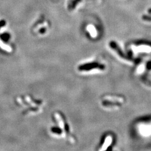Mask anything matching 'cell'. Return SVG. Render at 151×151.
Wrapping results in <instances>:
<instances>
[{
  "instance_id": "cell-1",
  "label": "cell",
  "mask_w": 151,
  "mask_h": 151,
  "mask_svg": "<svg viewBox=\"0 0 151 151\" xmlns=\"http://www.w3.org/2000/svg\"><path fill=\"white\" fill-rule=\"evenodd\" d=\"M124 103L125 99L123 97L116 95H106L104 96L101 100L103 106L112 109L120 108Z\"/></svg>"
},
{
  "instance_id": "cell-2",
  "label": "cell",
  "mask_w": 151,
  "mask_h": 151,
  "mask_svg": "<svg viewBox=\"0 0 151 151\" xmlns=\"http://www.w3.org/2000/svg\"><path fill=\"white\" fill-rule=\"evenodd\" d=\"M54 116L57 122L59 124L60 128L62 130V133L64 136H66L68 140L70 143H73L75 141L74 137L70 133V129L68 124H67L65 119L62 116V115L58 113L54 114Z\"/></svg>"
},
{
  "instance_id": "cell-3",
  "label": "cell",
  "mask_w": 151,
  "mask_h": 151,
  "mask_svg": "<svg viewBox=\"0 0 151 151\" xmlns=\"http://www.w3.org/2000/svg\"><path fill=\"white\" fill-rule=\"evenodd\" d=\"M130 50L134 56L146 55L151 53V45L147 43H140L132 45Z\"/></svg>"
},
{
  "instance_id": "cell-4",
  "label": "cell",
  "mask_w": 151,
  "mask_h": 151,
  "mask_svg": "<svg viewBox=\"0 0 151 151\" xmlns=\"http://www.w3.org/2000/svg\"><path fill=\"white\" fill-rule=\"evenodd\" d=\"M105 68V65L98 62L87 63L79 65L78 67V70L80 72H91L92 70H104Z\"/></svg>"
},
{
  "instance_id": "cell-5",
  "label": "cell",
  "mask_w": 151,
  "mask_h": 151,
  "mask_svg": "<svg viewBox=\"0 0 151 151\" xmlns=\"http://www.w3.org/2000/svg\"><path fill=\"white\" fill-rule=\"evenodd\" d=\"M109 46L111 48V49L113 50L114 52L117 54V55L122 60L128 61V62H131L132 61V59L130 58L129 57L127 56L126 54H124V52L122 50V49L119 47L118 44L114 42H111L109 43Z\"/></svg>"
},
{
  "instance_id": "cell-6",
  "label": "cell",
  "mask_w": 151,
  "mask_h": 151,
  "mask_svg": "<svg viewBox=\"0 0 151 151\" xmlns=\"http://www.w3.org/2000/svg\"><path fill=\"white\" fill-rule=\"evenodd\" d=\"M113 136L111 134H109L106 135L103 140V143L100 146V148L99 149V151H105L108 150L110 146L113 145Z\"/></svg>"
},
{
  "instance_id": "cell-7",
  "label": "cell",
  "mask_w": 151,
  "mask_h": 151,
  "mask_svg": "<svg viewBox=\"0 0 151 151\" xmlns=\"http://www.w3.org/2000/svg\"><path fill=\"white\" fill-rule=\"evenodd\" d=\"M87 30L89 32L91 37L95 38L97 36V32L96 28L92 25H88L87 27Z\"/></svg>"
},
{
  "instance_id": "cell-8",
  "label": "cell",
  "mask_w": 151,
  "mask_h": 151,
  "mask_svg": "<svg viewBox=\"0 0 151 151\" xmlns=\"http://www.w3.org/2000/svg\"><path fill=\"white\" fill-rule=\"evenodd\" d=\"M0 47L2 49L8 52H11L12 51V48L9 45H6V44L4 43L1 39H0Z\"/></svg>"
},
{
  "instance_id": "cell-9",
  "label": "cell",
  "mask_w": 151,
  "mask_h": 151,
  "mask_svg": "<svg viewBox=\"0 0 151 151\" xmlns=\"http://www.w3.org/2000/svg\"><path fill=\"white\" fill-rule=\"evenodd\" d=\"M25 100H26L29 104H30L32 107H34V108H37V105L35 104H34V103L32 102L29 96H27L25 97Z\"/></svg>"
},
{
  "instance_id": "cell-10",
  "label": "cell",
  "mask_w": 151,
  "mask_h": 151,
  "mask_svg": "<svg viewBox=\"0 0 151 151\" xmlns=\"http://www.w3.org/2000/svg\"><path fill=\"white\" fill-rule=\"evenodd\" d=\"M17 101L19 103V104H20L24 106L25 108H27V106L25 105L24 103H22V99H21L20 97H17Z\"/></svg>"
}]
</instances>
